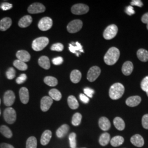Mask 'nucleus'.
Returning <instances> with one entry per match:
<instances>
[{"label": "nucleus", "mask_w": 148, "mask_h": 148, "mask_svg": "<svg viewBox=\"0 0 148 148\" xmlns=\"http://www.w3.org/2000/svg\"><path fill=\"white\" fill-rule=\"evenodd\" d=\"M120 55V53L119 49L114 47L110 48L104 56V62L108 65H114L119 60Z\"/></svg>", "instance_id": "nucleus-1"}, {"label": "nucleus", "mask_w": 148, "mask_h": 148, "mask_svg": "<svg viewBox=\"0 0 148 148\" xmlns=\"http://www.w3.org/2000/svg\"><path fill=\"white\" fill-rule=\"evenodd\" d=\"M131 5H135V6H137L139 7H143V3L142 2V1L140 0H133L131 2Z\"/></svg>", "instance_id": "nucleus-47"}, {"label": "nucleus", "mask_w": 148, "mask_h": 148, "mask_svg": "<svg viewBox=\"0 0 148 148\" xmlns=\"http://www.w3.org/2000/svg\"><path fill=\"white\" fill-rule=\"evenodd\" d=\"M141 98L139 96H132L129 97L126 101V104L131 107H134L138 106L141 102Z\"/></svg>", "instance_id": "nucleus-16"}, {"label": "nucleus", "mask_w": 148, "mask_h": 148, "mask_svg": "<svg viewBox=\"0 0 148 148\" xmlns=\"http://www.w3.org/2000/svg\"><path fill=\"white\" fill-rule=\"evenodd\" d=\"M147 29L148 30V23L147 24Z\"/></svg>", "instance_id": "nucleus-52"}, {"label": "nucleus", "mask_w": 148, "mask_h": 148, "mask_svg": "<svg viewBox=\"0 0 148 148\" xmlns=\"http://www.w3.org/2000/svg\"><path fill=\"white\" fill-rule=\"evenodd\" d=\"M0 148H14L13 145L7 143L0 144Z\"/></svg>", "instance_id": "nucleus-49"}, {"label": "nucleus", "mask_w": 148, "mask_h": 148, "mask_svg": "<svg viewBox=\"0 0 148 148\" xmlns=\"http://www.w3.org/2000/svg\"><path fill=\"white\" fill-rule=\"evenodd\" d=\"M27 79V75L25 74H23L21 75L16 79V82L18 84H21L24 83Z\"/></svg>", "instance_id": "nucleus-41"}, {"label": "nucleus", "mask_w": 148, "mask_h": 148, "mask_svg": "<svg viewBox=\"0 0 148 148\" xmlns=\"http://www.w3.org/2000/svg\"><path fill=\"white\" fill-rule=\"evenodd\" d=\"M68 103L69 107L75 110L79 108V103L76 98L73 95H70L68 98Z\"/></svg>", "instance_id": "nucleus-27"}, {"label": "nucleus", "mask_w": 148, "mask_h": 148, "mask_svg": "<svg viewBox=\"0 0 148 148\" xmlns=\"http://www.w3.org/2000/svg\"><path fill=\"white\" fill-rule=\"evenodd\" d=\"M69 50L71 52L76 54L77 56H79L81 53H84V51L82 49V46L78 42H72L69 44Z\"/></svg>", "instance_id": "nucleus-13"}, {"label": "nucleus", "mask_w": 148, "mask_h": 148, "mask_svg": "<svg viewBox=\"0 0 148 148\" xmlns=\"http://www.w3.org/2000/svg\"><path fill=\"white\" fill-rule=\"evenodd\" d=\"M53 63L56 65H59L63 63V59L61 57H58L57 58L53 59L52 60Z\"/></svg>", "instance_id": "nucleus-45"}, {"label": "nucleus", "mask_w": 148, "mask_h": 148, "mask_svg": "<svg viewBox=\"0 0 148 148\" xmlns=\"http://www.w3.org/2000/svg\"><path fill=\"white\" fill-rule=\"evenodd\" d=\"M118 28L116 25L111 24L106 28L103 33V37L106 40H111L116 36Z\"/></svg>", "instance_id": "nucleus-5"}, {"label": "nucleus", "mask_w": 148, "mask_h": 148, "mask_svg": "<svg viewBox=\"0 0 148 148\" xmlns=\"http://www.w3.org/2000/svg\"><path fill=\"white\" fill-rule=\"evenodd\" d=\"M101 69L97 66L90 68L87 73V79L90 82H93L97 79L101 74Z\"/></svg>", "instance_id": "nucleus-9"}, {"label": "nucleus", "mask_w": 148, "mask_h": 148, "mask_svg": "<svg viewBox=\"0 0 148 148\" xmlns=\"http://www.w3.org/2000/svg\"><path fill=\"white\" fill-rule=\"evenodd\" d=\"M125 12L127 13L128 16H132L135 13V11L134 10L132 5L127 6V7L126 8Z\"/></svg>", "instance_id": "nucleus-46"}, {"label": "nucleus", "mask_w": 148, "mask_h": 148, "mask_svg": "<svg viewBox=\"0 0 148 148\" xmlns=\"http://www.w3.org/2000/svg\"><path fill=\"white\" fill-rule=\"evenodd\" d=\"M52 51H58V52H61L63 50L64 46L62 43H57L53 45L51 48Z\"/></svg>", "instance_id": "nucleus-39"}, {"label": "nucleus", "mask_w": 148, "mask_h": 148, "mask_svg": "<svg viewBox=\"0 0 148 148\" xmlns=\"http://www.w3.org/2000/svg\"><path fill=\"white\" fill-rule=\"evenodd\" d=\"M146 93H147V95H148V92H146Z\"/></svg>", "instance_id": "nucleus-51"}, {"label": "nucleus", "mask_w": 148, "mask_h": 148, "mask_svg": "<svg viewBox=\"0 0 148 148\" xmlns=\"http://www.w3.org/2000/svg\"><path fill=\"white\" fill-rule=\"evenodd\" d=\"M0 104H1V99H0Z\"/></svg>", "instance_id": "nucleus-53"}, {"label": "nucleus", "mask_w": 148, "mask_h": 148, "mask_svg": "<svg viewBox=\"0 0 148 148\" xmlns=\"http://www.w3.org/2000/svg\"><path fill=\"white\" fill-rule=\"evenodd\" d=\"M38 64L41 67L46 70L49 69L51 66L49 59L46 56H42L39 58Z\"/></svg>", "instance_id": "nucleus-25"}, {"label": "nucleus", "mask_w": 148, "mask_h": 148, "mask_svg": "<svg viewBox=\"0 0 148 148\" xmlns=\"http://www.w3.org/2000/svg\"></svg>", "instance_id": "nucleus-55"}, {"label": "nucleus", "mask_w": 148, "mask_h": 148, "mask_svg": "<svg viewBox=\"0 0 148 148\" xmlns=\"http://www.w3.org/2000/svg\"><path fill=\"white\" fill-rule=\"evenodd\" d=\"M19 97L21 103L27 104L29 101V90L25 87H22L19 90Z\"/></svg>", "instance_id": "nucleus-15"}, {"label": "nucleus", "mask_w": 148, "mask_h": 148, "mask_svg": "<svg viewBox=\"0 0 148 148\" xmlns=\"http://www.w3.org/2000/svg\"><path fill=\"white\" fill-rule=\"evenodd\" d=\"M16 58L18 59V60L22 61L24 63L27 62L30 60V55L27 52V51L25 50H20L18 51L16 54Z\"/></svg>", "instance_id": "nucleus-14"}, {"label": "nucleus", "mask_w": 148, "mask_h": 148, "mask_svg": "<svg viewBox=\"0 0 148 148\" xmlns=\"http://www.w3.org/2000/svg\"><path fill=\"white\" fill-rule=\"evenodd\" d=\"M82 21L79 19H76L70 22L67 26V30L70 33H76L79 32L82 27Z\"/></svg>", "instance_id": "nucleus-6"}, {"label": "nucleus", "mask_w": 148, "mask_h": 148, "mask_svg": "<svg viewBox=\"0 0 148 148\" xmlns=\"http://www.w3.org/2000/svg\"><path fill=\"white\" fill-rule=\"evenodd\" d=\"M45 83L49 86L54 87L58 84V80L53 76H47L44 79Z\"/></svg>", "instance_id": "nucleus-33"}, {"label": "nucleus", "mask_w": 148, "mask_h": 148, "mask_svg": "<svg viewBox=\"0 0 148 148\" xmlns=\"http://www.w3.org/2000/svg\"><path fill=\"white\" fill-rule=\"evenodd\" d=\"M110 141V136L108 133H103L99 138V142L101 145L106 146Z\"/></svg>", "instance_id": "nucleus-30"}, {"label": "nucleus", "mask_w": 148, "mask_h": 148, "mask_svg": "<svg viewBox=\"0 0 148 148\" xmlns=\"http://www.w3.org/2000/svg\"><path fill=\"white\" fill-rule=\"evenodd\" d=\"M53 25V21L49 17H44L38 23V28L42 31H47L50 29Z\"/></svg>", "instance_id": "nucleus-7"}, {"label": "nucleus", "mask_w": 148, "mask_h": 148, "mask_svg": "<svg viewBox=\"0 0 148 148\" xmlns=\"http://www.w3.org/2000/svg\"><path fill=\"white\" fill-rule=\"evenodd\" d=\"M99 126L103 131H108L111 126L110 122L106 117H101L99 120Z\"/></svg>", "instance_id": "nucleus-17"}, {"label": "nucleus", "mask_w": 148, "mask_h": 148, "mask_svg": "<svg viewBox=\"0 0 148 148\" xmlns=\"http://www.w3.org/2000/svg\"><path fill=\"white\" fill-rule=\"evenodd\" d=\"M0 132L1 133L3 136L7 138H11L13 136L12 132L11 131L10 128L5 125H2L0 127Z\"/></svg>", "instance_id": "nucleus-32"}, {"label": "nucleus", "mask_w": 148, "mask_h": 148, "mask_svg": "<svg viewBox=\"0 0 148 148\" xmlns=\"http://www.w3.org/2000/svg\"><path fill=\"white\" fill-rule=\"evenodd\" d=\"M82 74L78 70H74L70 74V79L74 84L79 83L81 79Z\"/></svg>", "instance_id": "nucleus-24"}, {"label": "nucleus", "mask_w": 148, "mask_h": 148, "mask_svg": "<svg viewBox=\"0 0 148 148\" xmlns=\"http://www.w3.org/2000/svg\"><path fill=\"white\" fill-rule=\"evenodd\" d=\"M131 142L137 147H142L144 144L143 138L139 134H135L131 138Z\"/></svg>", "instance_id": "nucleus-18"}, {"label": "nucleus", "mask_w": 148, "mask_h": 148, "mask_svg": "<svg viewBox=\"0 0 148 148\" xmlns=\"http://www.w3.org/2000/svg\"><path fill=\"white\" fill-rule=\"evenodd\" d=\"M82 120V115L79 112H76L74 114L72 119V124L75 126H77L81 123Z\"/></svg>", "instance_id": "nucleus-36"}, {"label": "nucleus", "mask_w": 148, "mask_h": 148, "mask_svg": "<svg viewBox=\"0 0 148 148\" xmlns=\"http://www.w3.org/2000/svg\"><path fill=\"white\" fill-rule=\"evenodd\" d=\"M37 139L35 137H30L27 139L26 148H37Z\"/></svg>", "instance_id": "nucleus-34"}, {"label": "nucleus", "mask_w": 148, "mask_h": 148, "mask_svg": "<svg viewBox=\"0 0 148 148\" xmlns=\"http://www.w3.org/2000/svg\"><path fill=\"white\" fill-rule=\"evenodd\" d=\"M13 65L16 68H17L18 70H21V71H25L27 69V64H25V63L21 61L18 59L16 60L14 62Z\"/></svg>", "instance_id": "nucleus-35"}, {"label": "nucleus", "mask_w": 148, "mask_h": 148, "mask_svg": "<svg viewBox=\"0 0 148 148\" xmlns=\"http://www.w3.org/2000/svg\"><path fill=\"white\" fill-rule=\"evenodd\" d=\"M133 70V65L130 61H127L123 64L122 67V72L126 76H128L132 74Z\"/></svg>", "instance_id": "nucleus-19"}, {"label": "nucleus", "mask_w": 148, "mask_h": 148, "mask_svg": "<svg viewBox=\"0 0 148 148\" xmlns=\"http://www.w3.org/2000/svg\"><path fill=\"white\" fill-rule=\"evenodd\" d=\"M32 21V16H25L21 18L19 21L18 25L21 27H29Z\"/></svg>", "instance_id": "nucleus-22"}, {"label": "nucleus", "mask_w": 148, "mask_h": 148, "mask_svg": "<svg viewBox=\"0 0 148 148\" xmlns=\"http://www.w3.org/2000/svg\"><path fill=\"white\" fill-rule=\"evenodd\" d=\"M84 93H85V95H87V96H88V97L90 98H92L93 94L95 93V91L94 90L88 88V87H87L84 89Z\"/></svg>", "instance_id": "nucleus-43"}, {"label": "nucleus", "mask_w": 148, "mask_h": 148, "mask_svg": "<svg viewBox=\"0 0 148 148\" xmlns=\"http://www.w3.org/2000/svg\"><path fill=\"white\" fill-rule=\"evenodd\" d=\"M69 126L66 125H63L61 127H59L56 132V135L59 138L64 137L69 132Z\"/></svg>", "instance_id": "nucleus-23"}, {"label": "nucleus", "mask_w": 148, "mask_h": 148, "mask_svg": "<svg viewBox=\"0 0 148 148\" xmlns=\"http://www.w3.org/2000/svg\"><path fill=\"white\" fill-rule=\"evenodd\" d=\"M6 76L8 79H13L16 76V70L13 68H9L6 72Z\"/></svg>", "instance_id": "nucleus-38"}, {"label": "nucleus", "mask_w": 148, "mask_h": 148, "mask_svg": "<svg viewBox=\"0 0 148 148\" xmlns=\"http://www.w3.org/2000/svg\"><path fill=\"white\" fill-rule=\"evenodd\" d=\"M49 97L53 99L56 101H59L62 98V94L57 89H52L49 92Z\"/></svg>", "instance_id": "nucleus-29"}, {"label": "nucleus", "mask_w": 148, "mask_h": 148, "mask_svg": "<svg viewBox=\"0 0 148 148\" xmlns=\"http://www.w3.org/2000/svg\"><path fill=\"white\" fill-rule=\"evenodd\" d=\"M125 92V87L120 83L112 85L109 90V96L111 99L117 100L121 98Z\"/></svg>", "instance_id": "nucleus-2"}, {"label": "nucleus", "mask_w": 148, "mask_h": 148, "mask_svg": "<svg viewBox=\"0 0 148 148\" xmlns=\"http://www.w3.org/2000/svg\"><path fill=\"white\" fill-rule=\"evenodd\" d=\"M49 39L46 37H40L36 38L32 43V48L35 51H40L48 45Z\"/></svg>", "instance_id": "nucleus-3"}, {"label": "nucleus", "mask_w": 148, "mask_h": 148, "mask_svg": "<svg viewBox=\"0 0 148 148\" xmlns=\"http://www.w3.org/2000/svg\"><path fill=\"white\" fill-rule=\"evenodd\" d=\"M89 11L88 5L84 4H76L71 7V12L76 15H81L87 13Z\"/></svg>", "instance_id": "nucleus-8"}, {"label": "nucleus", "mask_w": 148, "mask_h": 148, "mask_svg": "<svg viewBox=\"0 0 148 148\" xmlns=\"http://www.w3.org/2000/svg\"><path fill=\"white\" fill-rule=\"evenodd\" d=\"M142 21L144 24L148 23V13L144 14L142 17Z\"/></svg>", "instance_id": "nucleus-50"}, {"label": "nucleus", "mask_w": 148, "mask_h": 148, "mask_svg": "<svg viewBox=\"0 0 148 148\" xmlns=\"http://www.w3.org/2000/svg\"><path fill=\"white\" fill-rule=\"evenodd\" d=\"M3 116L6 122L9 124H13L15 122L16 119L15 110L12 108H6L3 112Z\"/></svg>", "instance_id": "nucleus-4"}, {"label": "nucleus", "mask_w": 148, "mask_h": 148, "mask_svg": "<svg viewBox=\"0 0 148 148\" xmlns=\"http://www.w3.org/2000/svg\"><path fill=\"white\" fill-rule=\"evenodd\" d=\"M114 124L115 127L119 131H122L125 129V123L124 121L121 118L119 117H116L114 120Z\"/></svg>", "instance_id": "nucleus-28"}, {"label": "nucleus", "mask_w": 148, "mask_h": 148, "mask_svg": "<svg viewBox=\"0 0 148 148\" xmlns=\"http://www.w3.org/2000/svg\"><path fill=\"white\" fill-rule=\"evenodd\" d=\"M0 115H1V110H0Z\"/></svg>", "instance_id": "nucleus-54"}, {"label": "nucleus", "mask_w": 148, "mask_h": 148, "mask_svg": "<svg viewBox=\"0 0 148 148\" xmlns=\"http://www.w3.org/2000/svg\"><path fill=\"white\" fill-rule=\"evenodd\" d=\"M142 126L148 130V114H145L142 117Z\"/></svg>", "instance_id": "nucleus-42"}, {"label": "nucleus", "mask_w": 148, "mask_h": 148, "mask_svg": "<svg viewBox=\"0 0 148 148\" xmlns=\"http://www.w3.org/2000/svg\"><path fill=\"white\" fill-rule=\"evenodd\" d=\"M140 86H141V88L143 90L145 91V92H148V76H146L145 78L143 79L141 84H140Z\"/></svg>", "instance_id": "nucleus-40"}, {"label": "nucleus", "mask_w": 148, "mask_h": 148, "mask_svg": "<svg viewBox=\"0 0 148 148\" xmlns=\"http://www.w3.org/2000/svg\"><path fill=\"white\" fill-rule=\"evenodd\" d=\"M12 21L11 18L6 17L0 21V30L4 32L8 29L12 25Z\"/></svg>", "instance_id": "nucleus-20"}, {"label": "nucleus", "mask_w": 148, "mask_h": 148, "mask_svg": "<svg viewBox=\"0 0 148 148\" xmlns=\"http://www.w3.org/2000/svg\"><path fill=\"white\" fill-rule=\"evenodd\" d=\"M53 103V99L48 96L43 97L41 100V109L43 112L48 111Z\"/></svg>", "instance_id": "nucleus-12"}, {"label": "nucleus", "mask_w": 148, "mask_h": 148, "mask_svg": "<svg viewBox=\"0 0 148 148\" xmlns=\"http://www.w3.org/2000/svg\"><path fill=\"white\" fill-rule=\"evenodd\" d=\"M79 99H80L81 101L84 103H88L89 102V101H90L89 98L86 95H84V94H80Z\"/></svg>", "instance_id": "nucleus-48"}, {"label": "nucleus", "mask_w": 148, "mask_h": 148, "mask_svg": "<svg viewBox=\"0 0 148 148\" xmlns=\"http://www.w3.org/2000/svg\"><path fill=\"white\" fill-rule=\"evenodd\" d=\"M16 99V96L14 92L11 90H7L3 97L4 104L7 106H11L13 104Z\"/></svg>", "instance_id": "nucleus-11"}, {"label": "nucleus", "mask_w": 148, "mask_h": 148, "mask_svg": "<svg viewBox=\"0 0 148 148\" xmlns=\"http://www.w3.org/2000/svg\"><path fill=\"white\" fill-rule=\"evenodd\" d=\"M45 10V7L40 3H34L30 5L27 9L28 12L30 14H37L42 13Z\"/></svg>", "instance_id": "nucleus-10"}, {"label": "nucleus", "mask_w": 148, "mask_h": 148, "mask_svg": "<svg viewBox=\"0 0 148 148\" xmlns=\"http://www.w3.org/2000/svg\"><path fill=\"white\" fill-rule=\"evenodd\" d=\"M52 133L50 130H46L43 133L41 138V144L42 145H46L49 142Z\"/></svg>", "instance_id": "nucleus-21"}, {"label": "nucleus", "mask_w": 148, "mask_h": 148, "mask_svg": "<svg viewBox=\"0 0 148 148\" xmlns=\"http://www.w3.org/2000/svg\"><path fill=\"white\" fill-rule=\"evenodd\" d=\"M12 6L13 5L11 3H9L8 2H5L2 4L1 7L3 11H7L11 9L12 8Z\"/></svg>", "instance_id": "nucleus-44"}, {"label": "nucleus", "mask_w": 148, "mask_h": 148, "mask_svg": "<svg viewBox=\"0 0 148 148\" xmlns=\"http://www.w3.org/2000/svg\"><path fill=\"white\" fill-rule=\"evenodd\" d=\"M123 142H124V138L120 136H115L112 138L110 140L111 145L114 147H117L121 145L123 143Z\"/></svg>", "instance_id": "nucleus-31"}, {"label": "nucleus", "mask_w": 148, "mask_h": 148, "mask_svg": "<svg viewBox=\"0 0 148 148\" xmlns=\"http://www.w3.org/2000/svg\"><path fill=\"white\" fill-rule=\"evenodd\" d=\"M70 147L71 148H76V134L75 133H71L69 136Z\"/></svg>", "instance_id": "nucleus-37"}, {"label": "nucleus", "mask_w": 148, "mask_h": 148, "mask_svg": "<svg viewBox=\"0 0 148 148\" xmlns=\"http://www.w3.org/2000/svg\"><path fill=\"white\" fill-rule=\"evenodd\" d=\"M138 58L140 61L146 62L148 61V51L144 49H139L137 51Z\"/></svg>", "instance_id": "nucleus-26"}]
</instances>
